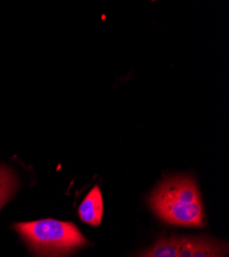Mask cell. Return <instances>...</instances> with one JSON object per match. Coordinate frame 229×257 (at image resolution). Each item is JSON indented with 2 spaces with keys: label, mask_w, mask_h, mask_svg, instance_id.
<instances>
[{
  "label": "cell",
  "mask_w": 229,
  "mask_h": 257,
  "mask_svg": "<svg viewBox=\"0 0 229 257\" xmlns=\"http://www.w3.org/2000/svg\"><path fill=\"white\" fill-rule=\"evenodd\" d=\"M149 205L160 219L170 224L188 227L205 224L199 189L191 176L164 179L151 194Z\"/></svg>",
  "instance_id": "6da1fadb"
},
{
  "label": "cell",
  "mask_w": 229,
  "mask_h": 257,
  "mask_svg": "<svg viewBox=\"0 0 229 257\" xmlns=\"http://www.w3.org/2000/svg\"><path fill=\"white\" fill-rule=\"evenodd\" d=\"M12 227L35 257H69L89 243L74 223L53 218L19 222Z\"/></svg>",
  "instance_id": "7a4b0ae2"
},
{
  "label": "cell",
  "mask_w": 229,
  "mask_h": 257,
  "mask_svg": "<svg viewBox=\"0 0 229 257\" xmlns=\"http://www.w3.org/2000/svg\"><path fill=\"white\" fill-rule=\"evenodd\" d=\"M103 211L104 207L101 189L96 185L81 202L78 208V215L81 221L92 226H98L102 222Z\"/></svg>",
  "instance_id": "3957f363"
},
{
  "label": "cell",
  "mask_w": 229,
  "mask_h": 257,
  "mask_svg": "<svg viewBox=\"0 0 229 257\" xmlns=\"http://www.w3.org/2000/svg\"><path fill=\"white\" fill-rule=\"evenodd\" d=\"M19 187L17 174L11 168L0 164V210L14 198Z\"/></svg>",
  "instance_id": "277c9868"
},
{
  "label": "cell",
  "mask_w": 229,
  "mask_h": 257,
  "mask_svg": "<svg viewBox=\"0 0 229 257\" xmlns=\"http://www.w3.org/2000/svg\"><path fill=\"white\" fill-rule=\"evenodd\" d=\"M179 237L160 235L156 243L148 250L140 253L136 257H178Z\"/></svg>",
  "instance_id": "5b68a950"
},
{
  "label": "cell",
  "mask_w": 229,
  "mask_h": 257,
  "mask_svg": "<svg viewBox=\"0 0 229 257\" xmlns=\"http://www.w3.org/2000/svg\"><path fill=\"white\" fill-rule=\"evenodd\" d=\"M227 250V245L224 243L206 237H199L194 239L191 257H225Z\"/></svg>",
  "instance_id": "8992f818"
},
{
  "label": "cell",
  "mask_w": 229,
  "mask_h": 257,
  "mask_svg": "<svg viewBox=\"0 0 229 257\" xmlns=\"http://www.w3.org/2000/svg\"><path fill=\"white\" fill-rule=\"evenodd\" d=\"M194 239L190 237H179L178 257H191L194 245Z\"/></svg>",
  "instance_id": "52a82bcc"
}]
</instances>
